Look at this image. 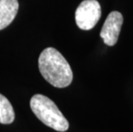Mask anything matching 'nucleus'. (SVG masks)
Wrapping results in <instances>:
<instances>
[{"label":"nucleus","mask_w":133,"mask_h":132,"mask_svg":"<svg viewBox=\"0 0 133 132\" xmlns=\"http://www.w3.org/2000/svg\"><path fill=\"white\" fill-rule=\"evenodd\" d=\"M39 70L47 82L55 88H66L73 80L69 63L58 50L47 47L39 57Z\"/></svg>","instance_id":"f257e3e1"},{"label":"nucleus","mask_w":133,"mask_h":132,"mask_svg":"<svg viewBox=\"0 0 133 132\" xmlns=\"http://www.w3.org/2000/svg\"><path fill=\"white\" fill-rule=\"evenodd\" d=\"M30 107L35 116L48 127L64 132L69 129V123L56 104L48 97L35 94L30 100Z\"/></svg>","instance_id":"f03ea898"},{"label":"nucleus","mask_w":133,"mask_h":132,"mask_svg":"<svg viewBox=\"0 0 133 132\" xmlns=\"http://www.w3.org/2000/svg\"><path fill=\"white\" fill-rule=\"evenodd\" d=\"M101 16V8L96 0H84L76 10V23L79 29L90 30Z\"/></svg>","instance_id":"7ed1b4c3"},{"label":"nucleus","mask_w":133,"mask_h":132,"mask_svg":"<svg viewBox=\"0 0 133 132\" xmlns=\"http://www.w3.org/2000/svg\"><path fill=\"white\" fill-rule=\"evenodd\" d=\"M123 21L122 14L118 11H112L107 16L100 33L105 44L112 46L117 43Z\"/></svg>","instance_id":"20e7f679"},{"label":"nucleus","mask_w":133,"mask_h":132,"mask_svg":"<svg viewBox=\"0 0 133 132\" xmlns=\"http://www.w3.org/2000/svg\"><path fill=\"white\" fill-rule=\"evenodd\" d=\"M19 8L17 0H0V30L13 22Z\"/></svg>","instance_id":"39448f33"},{"label":"nucleus","mask_w":133,"mask_h":132,"mask_svg":"<svg viewBox=\"0 0 133 132\" xmlns=\"http://www.w3.org/2000/svg\"><path fill=\"white\" fill-rule=\"evenodd\" d=\"M15 120V112L10 102L0 94V123L10 124Z\"/></svg>","instance_id":"423d86ee"}]
</instances>
